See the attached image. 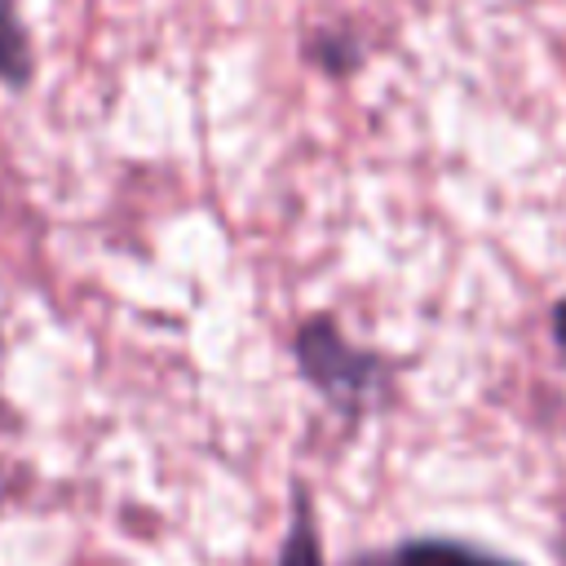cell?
Instances as JSON below:
<instances>
[{"instance_id":"6da1fadb","label":"cell","mask_w":566,"mask_h":566,"mask_svg":"<svg viewBox=\"0 0 566 566\" xmlns=\"http://www.w3.org/2000/svg\"><path fill=\"white\" fill-rule=\"evenodd\" d=\"M292 358L301 380L327 402V411H336L340 420L358 424L371 411H380L389 402V380L394 367L376 354L354 345L332 314H310L292 340Z\"/></svg>"},{"instance_id":"7a4b0ae2","label":"cell","mask_w":566,"mask_h":566,"mask_svg":"<svg viewBox=\"0 0 566 566\" xmlns=\"http://www.w3.org/2000/svg\"><path fill=\"white\" fill-rule=\"evenodd\" d=\"M345 566H522V562L504 557V553H491L482 544H469V539L411 535V539H398L389 548L363 553V557H354Z\"/></svg>"},{"instance_id":"3957f363","label":"cell","mask_w":566,"mask_h":566,"mask_svg":"<svg viewBox=\"0 0 566 566\" xmlns=\"http://www.w3.org/2000/svg\"><path fill=\"white\" fill-rule=\"evenodd\" d=\"M274 566H327L323 562V539H318V513L310 500L305 482H292V504H287V531L279 544Z\"/></svg>"},{"instance_id":"277c9868","label":"cell","mask_w":566,"mask_h":566,"mask_svg":"<svg viewBox=\"0 0 566 566\" xmlns=\"http://www.w3.org/2000/svg\"><path fill=\"white\" fill-rule=\"evenodd\" d=\"M0 75L9 84H27L31 75V53H27V35L18 27L13 0H0Z\"/></svg>"},{"instance_id":"5b68a950","label":"cell","mask_w":566,"mask_h":566,"mask_svg":"<svg viewBox=\"0 0 566 566\" xmlns=\"http://www.w3.org/2000/svg\"><path fill=\"white\" fill-rule=\"evenodd\" d=\"M327 75H345L358 66V44L349 35H318L314 40V53H310Z\"/></svg>"},{"instance_id":"8992f818","label":"cell","mask_w":566,"mask_h":566,"mask_svg":"<svg viewBox=\"0 0 566 566\" xmlns=\"http://www.w3.org/2000/svg\"><path fill=\"white\" fill-rule=\"evenodd\" d=\"M548 332H553V345H557V358L566 363V296L553 305V318H548Z\"/></svg>"},{"instance_id":"52a82bcc","label":"cell","mask_w":566,"mask_h":566,"mask_svg":"<svg viewBox=\"0 0 566 566\" xmlns=\"http://www.w3.org/2000/svg\"><path fill=\"white\" fill-rule=\"evenodd\" d=\"M562 553H566V539H562Z\"/></svg>"}]
</instances>
